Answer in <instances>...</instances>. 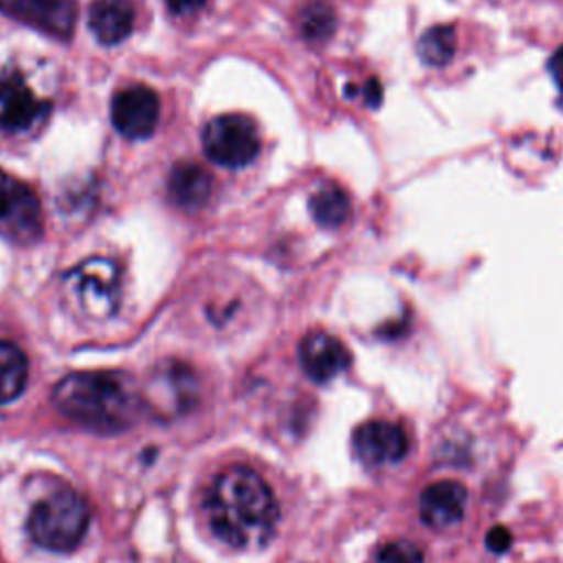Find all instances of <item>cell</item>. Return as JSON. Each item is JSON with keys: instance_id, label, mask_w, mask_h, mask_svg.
<instances>
[{"instance_id": "cell-18", "label": "cell", "mask_w": 563, "mask_h": 563, "mask_svg": "<svg viewBox=\"0 0 563 563\" xmlns=\"http://www.w3.org/2000/svg\"><path fill=\"white\" fill-rule=\"evenodd\" d=\"M455 53V31L446 24L427 29L418 40V55L427 66H444Z\"/></svg>"}, {"instance_id": "cell-7", "label": "cell", "mask_w": 563, "mask_h": 563, "mask_svg": "<svg viewBox=\"0 0 563 563\" xmlns=\"http://www.w3.org/2000/svg\"><path fill=\"white\" fill-rule=\"evenodd\" d=\"M352 449L365 466L400 462L409 451V438L400 424L387 420H367L356 427Z\"/></svg>"}, {"instance_id": "cell-1", "label": "cell", "mask_w": 563, "mask_h": 563, "mask_svg": "<svg viewBox=\"0 0 563 563\" xmlns=\"http://www.w3.org/2000/svg\"><path fill=\"white\" fill-rule=\"evenodd\" d=\"M205 515L222 543L257 550L271 541L279 508L260 473L249 466H229L209 486Z\"/></svg>"}, {"instance_id": "cell-2", "label": "cell", "mask_w": 563, "mask_h": 563, "mask_svg": "<svg viewBox=\"0 0 563 563\" xmlns=\"http://www.w3.org/2000/svg\"><path fill=\"white\" fill-rule=\"evenodd\" d=\"M53 402L73 422L95 433L130 429L143 409L130 383L110 372H73L53 389Z\"/></svg>"}, {"instance_id": "cell-24", "label": "cell", "mask_w": 563, "mask_h": 563, "mask_svg": "<svg viewBox=\"0 0 563 563\" xmlns=\"http://www.w3.org/2000/svg\"><path fill=\"white\" fill-rule=\"evenodd\" d=\"M363 92H365V103H367L369 108H376V106L383 101V88H380L378 79H369V81L365 84Z\"/></svg>"}, {"instance_id": "cell-16", "label": "cell", "mask_w": 563, "mask_h": 563, "mask_svg": "<svg viewBox=\"0 0 563 563\" xmlns=\"http://www.w3.org/2000/svg\"><path fill=\"white\" fill-rule=\"evenodd\" d=\"M26 374L29 363L24 352L11 341H0V405H7L22 394Z\"/></svg>"}, {"instance_id": "cell-10", "label": "cell", "mask_w": 563, "mask_h": 563, "mask_svg": "<svg viewBox=\"0 0 563 563\" xmlns=\"http://www.w3.org/2000/svg\"><path fill=\"white\" fill-rule=\"evenodd\" d=\"M347 347L328 332H310L299 343V363L314 383H328L347 369Z\"/></svg>"}, {"instance_id": "cell-17", "label": "cell", "mask_w": 563, "mask_h": 563, "mask_svg": "<svg viewBox=\"0 0 563 563\" xmlns=\"http://www.w3.org/2000/svg\"><path fill=\"white\" fill-rule=\"evenodd\" d=\"M310 213L317 224L336 229L350 218V198L336 185H325L310 196Z\"/></svg>"}, {"instance_id": "cell-13", "label": "cell", "mask_w": 563, "mask_h": 563, "mask_svg": "<svg viewBox=\"0 0 563 563\" xmlns=\"http://www.w3.org/2000/svg\"><path fill=\"white\" fill-rule=\"evenodd\" d=\"M88 26L101 44H119L134 29L132 0H95L88 9Z\"/></svg>"}, {"instance_id": "cell-23", "label": "cell", "mask_w": 563, "mask_h": 563, "mask_svg": "<svg viewBox=\"0 0 563 563\" xmlns=\"http://www.w3.org/2000/svg\"><path fill=\"white\" fill-rule=\"evenodd\" d=\"M548 68H550V75H552V79H554L556 88H559L561 103H563V46H561V48L550 57Z\"/></svg>"}, {"instance_id": "cell-22", "label": "cell", "mask_w": 563, "mask_h": 563, "mask_svg": "<svg viewBox=\"0 0 563 563\" xmlns=\"http://www.w3.org/2000/svg\"><path fill=\"white\" fill-rule=\"evenodd\" d=\"M205 4H207V0H165V7H167L174 15H194V13H198Z\"/></svg>"}, {"instance_id": "cell-15", "label": "cell", "mask_w": 563, "mask_h": 563, "mask_svg": "<svg viewBox=\"0 0 563 563\" xmlns=\"http://www.w3.org/2000/svg\"><path fill=\"white\" fill-rule=\"evenodd\" d=\"M165 394L167 400L163 402L161 411H183L189 407V402L196 398V380L194 374L187 367L180 365H165L161 374L152 378V387L147 389L150 405L154 407Z\"/></svg>"}, {"instance_id": "cell-21", "label": "cell", "mask_w": 563, "mask_h": 563, "mask_svg": "<svg viewBox=\"0 0 563 563\" xmlns=\"http://www.w3.org/2000/svg\"><path fill=\"white\" fill-rule=\"evenodd\" d=\"M512 545V534L508 528L504 526H493L488 532H486V548L495 554H504L508 548Z\"/></svg>"}, {"instance_id": "cell-5", "label": "cell", "mask_w": 563, "mask_h": 563, "mask_svg": "<svg viewBox=\"0 0 563 563\" xmlns=\"http://www.w3.org/2000/svg\"><path fill=\"white\" fill-rule=\"evenodd\" d=\"M207 156L224 167H244L260 152V139L253 121L244 114H220L202 130Z\"/></svg>"}, {"instance_id": "cell-20", "label": "cell", "mask_w": 563, "mask_h": 563, "mask_svg": "<svg viewBox=\"0 0 563 563\" xmlns=\"http://www.w3.org/2000/svg\"><path fill=\"white\" fill-rule=\"evenodd\" d=\"M376 563H424V556L422 550L411 541L396 539L378 550Z\"/></svg>"}, {"instance_id": "cell-4", "label": "cell", "mask_w": 563, "mask_h": 563, "mask_svg": "<svg viewBox=\"0 0 563 563\" xmlns=\"http://www.w3.org/2000/svg\"><path fill=\"white\" fill-rule=\"evenodd\" d=\"M64 284L79 308L92 317H108L119 303V268L108 257H90L75 266Z\"/></svg>"}, {"instance_id": "cell-12", "label": "cell", "mask_w": 563, "mask_h": 563, "mask_svg": "<svg viewBox=\"0 0 563 563\" xmlns=\"http://www.w3.org/2000/svg\"><path fill=\"white\" fill-rule=\"evenodd\" d=\"M46 110L33 90L18 77L0 79V125L7 130H26Z\"/></svg>"}, {"instance_id": "cell-9", "label": "cell", "mask_w": 563, "mask_h": 563, "mask_svg": "<svg viewBox=\"0 0 563 563\" xmlns=\"http://www.w3.org/2000/svg\"><path fill=\"white\" fill-rule=\"evenodd\" d=\"M0 11L53 37H70L77 18L75 0H0Z\"/></svg>"}, {"instance_id": "cell-3", "label": "cell", "mask_w": 563, "mask_h": 563, "mask_svg": "<svg viewBox=\"0 0 563 563\" xmlns=\"http://www.w3.org/2000/svg\"><path fill=\"white\" fill-rule=\"evenodd\" d=\"M88 521V504L75 490L59 488L31 510L29 532L37 545L53 552H68L79 545Z\"/></svg>"}, {"instance_id": "cell-8", "label": "cell", "mask_w": 563, "mask_h": 563, "mask_svg": "<svg viewBox=\"0 0 563 563\" xmlns=\"http://www.w3.org/2000/svg\"><path fill=\"white\" fill-rule=\"evenodd\" d=\"M158 114V95L147 86H128L112 99V123L128 139L150 136L156 128Z\"/></svg>"}, {"instance_id": "cell-11", "label": "cell", "mask_w": 563, "mask_h": 563, "mask_svg": "<svg viewBox=\"0 0 563 563\" xmlns=\"http://www.w3.org/2000/svg\"><path fill=\"white\" fill-rule=\"evenodd\" d=\"M466 488L455 479H440L420 493V519L429 528H449L464 517Z\"/></svg>"}, {"instance_id": "cell-6", "label": "cell", "mask_w": 563, "mask_h": 563, "mask_svg": "<svg viewBox=\"0 0 563 563\" xmlns=\"http://www.w3.org/2000/svg\"><path fill=\"white\" fill-rule=\"evenodd\" d=\"M42 233L40 200L29 185L0 172V235L29 244Z\"/></svg>"}, {"instance_id": "cell-19", "label": "cell", "mask_w": 563, "mask_h": 563, "mask_svg": "<svg viewBox=\"0 0 563 563\" xmlns=\"http://www.w3.org/2000/svg\"><path fill=\"white\" fill-rule=\"evenodd\" d=\"M334 22H336L334 11L325 2L308 4L301 11V18H299V26H301V33H303L306 40H325V37H330V33L334 31Z\"/></svg>"}, {"instance_id": "cell-14", "label": "cell", "mask_w": 563, "mask_h": 563, "mask_svg": "<svg viewBox=\"0 0 563 563\" xmlns=\"http://www.w3.org/2000/svg\"><path fill=\"white\" fill-rule=\"evenodd\" d=\"M211 189H213L211 176L196 163L174 165L167 180V191L172 202L187 211L205 207L211 196Z\"/></svg>"}]
</instances>
